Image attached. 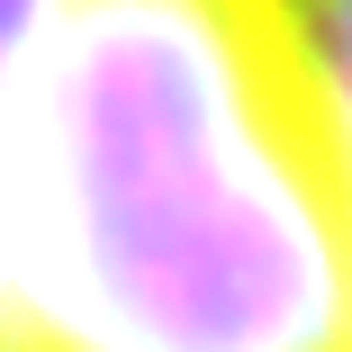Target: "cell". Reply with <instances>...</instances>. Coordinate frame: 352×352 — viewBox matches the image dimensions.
<instances>
[{"label": "cell", "instance_id": "obj_1", "mask_svg": "<svg viewBox=\"0 0 352 352\" xmlns=\"http://www.w3.org/2000/svg\"><path fill=\"white\" fill-rule=\"evenodd\" d=\"M10 352H352V126L298 0H54L0 82Z\"/></svg>", "mask_w": 352, "mask_h": 352}, {"label": "cell", "instance_id": "obj_3", "mask_svg": "<svg viewBox=\"0 0 352 352\" xmlns=\"http://www.w3.org/2000/svg\"><path fill=\"white\" fill-rule=\"evenodd\" d=\"M0 352H10V343H0Z\"/></svg>", "mask_w": 352, "mask_h": 352}, {"label": "cell", "instance_id": "obj_2", "mask_svg": "<svg viewBox=\"0 0 352 352\" xmlns=\"http://www.w3.org/2000/svg\"><path fill=\"white\" fill-rule=\"evenodd\" d=\"M298 19H307L316 54H325V82H334V109H343V126H352V0H298Z\"/></svg>", "mask_w": 352, "mask_h": 352}]
</instances>
